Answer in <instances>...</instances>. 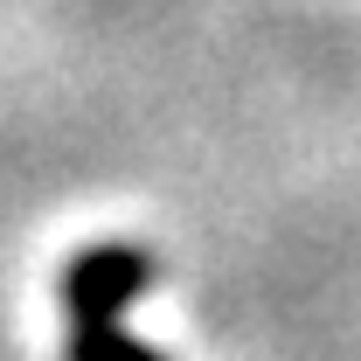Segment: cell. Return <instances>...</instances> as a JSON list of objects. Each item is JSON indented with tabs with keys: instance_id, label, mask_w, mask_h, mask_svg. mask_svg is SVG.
I'll list each match as a JSON object with an SVG mask.
<instances>
[{
	"instance_id": "cell-1",
	"label": "cell",
	"mask_w": 361,
	"mask_h": 361,
	"mask_svg": "<svg viewBox=\"0 0 361 361\" xmlns=\"http://www.w3.org/2000/svg\"><path fill=\"white\" fill-rule=\"evenodd\" d=\"M160 278V257L139 250V243H84L56 292H63V313H70V341L63 361H167L160 348H146L126 334V306Z\"/></svg>"
}]
</instances>
